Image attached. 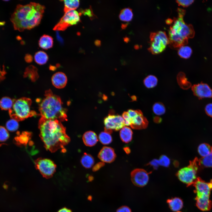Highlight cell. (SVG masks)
<instances>
[{
  "instance_id": "obj_1",
  "label": "cell",
  "mask_w": 212,
  "mask_h": 212,
  "mask_svg": "<svg viewBox=\"0 0 212 212\" xmlns=\"http://www.w3.org/2000/svg\"><path fill=\"white\" fill-rule=\"evenodd\" d=\"M39 127L40 136L45 147L52 152L63 148L70 141L60 121L41 117Z\"/></svg>"
},
{
  "instance_id": "obj_2",
  "label": "cell",
  "mask_w": 212,
  "mask_h": 212,
  "mask_svg": "<svg viewBox=\"0 0 212 212\" xmlns=\"http://www.w3.org/2000/svg\"><path fill=\"white\" fill-rule=\"evenodd\" d=\"M44 9V6L35 2L17 5L11 18L14 29L22 32L38 26L41 21Z\"/></svg>"
},
{
  "instance_id": "obj_3",
  "label": "cell",
  "mask_w": 212,
  "mask_h": 212,
  "mask_svg": "<svg viewBox=\"0 0 212 212\" xmlns=\"http://www.w3.org/2000/svg\"><path fill=\"white\" fill-rule=\"evenodd\" d=\"M178 16L174 18L168 32L169 44L172 48L185 45L188 43V39L193 38L195 34L193 26L185 23L183 20L185 11L178 8Z\"/></svg>"
},
{
  "instance_id": "obj_4",
  "label": "cell",
  "mask_w": 212,
  "mask_h": 212,
  "mask_svg": "<svg viewBox=\"0 0 212 212\" xmlns=\"http://www.w3.org/2000/svg\"><path fill=\"white\" fill-rule=\"evenodd\" d=\"M45 97L39 105L42 117L47 119L64 121L67 120V110L62 106L60 97L50 90L45 92Z\"/></svg>"
},
{
  "instance_id": "obj_5",
  "label": "cell",
  "mask_w": 212,
  "mask_h": 212,
  "mask_svg": "<svg viewBox=\"0 0 212 212\" xmlns=\"http://www.w3.org/2000/svg\"><path fill=\"white\" fill-rule=\"evenodd\" d=\"M32 103L30 99L25 97L15 100L12 108L9 110L10 116L11 118L19 121L36 115V112L31 110Z\"/></svg>"
},
{
  "instance_id": "obj_6",
  "label": "cell",
  "mask_w": 212,
  "mask_h": 212,
  "mask_svg": "<svg viewBox=\"0 0 212 212\" xmlns=\"http://www.w3.org/2000/svg\"><path fill=\"white\" fill-rule=\"evenodd\" d=\"M198 160L197 158L191 161L187 166L180 169L177 173L179 180L188 186L193 184L196 180L198 170Z\"/></svg>"
},
{
  "instance_id": "obj_7",
  "label": "cell",
  "mask_w": 212,
  "mask_h": 212,
  "mask_svg": "<svg viewBox=\"0 0 212 212\" xmlns=\"http://www.w3.org/2000/svg\"><path fill=\"white\" fill-rule=\"evenodd\" d=\"M150 45L148 50L153 54L163 52L169 44L168 38L165 32L159 31L151 33L150 35Z\"/></svg>"
},
{
  "instance_id": "obj_8",
  "label": "cell",
  "mask_w": 212,
  "mask_h": 212,
  "mask_svg": "<svg viewBox=\"0 0 212 212\" xmlns=\"http://www.w3.org/2000/svg\"><path fill=\"white\" fill-rule=\"evenodd\" d=\"M80 14L75 10H71L64 14L53 29L55 31H64L68 27L75 25L80 21Z\"/></svg>"
},
{
  "instance_id": "obj_9",
  "label": "cell",
  "mask_w": 212,
  "mask_h": 212,
  "mask_svg": "<svg viewBox=\"0 0 212 212\" xmlns=\"http://www.w3.org/2000/svg\"><path fill=\"white\" fill-rule=\"evenodd\" d=\"M196 195V198L199 199H210V196L212 189V180L207 182L198 177L193 184Z\"/></svg>"
},
{
  "instance_id": "obj_10",
  "label": "cell",
  "mask_w": 212,
  "mask_h": 212,
  "mask_svg": "<svg viewBox=\"0 0 212 212\" xmlns=\"http://www.w3.org/2000/svg\"><path fill=\"white\" fill-rule=\"evenodd\" d=\"M104 122L105 126V131L110 134L112 132V130L117 131L125 126L124 120L122 117L111 113L109 114L104 119Z\"/></svg>"
},
{
  "instance_id": "obj_11",
  "label": "cell",
  "mask_w": 212,
  "mask_h": 212,
  "mask_svg": "<svg viewBox=\"0 0 212 212\" xmlns=\"http://www.w3.org/2000/svg\"><path fill=\"white\" fill-rule=\"evenodd\" d=\"M35 163L37 169L46 178L52 177L55 171L56 165L49 159L39 158L36 161Z\"/></svg>"
},
{
  "instance_id": "obj_12",
  "label": "cell",
  "mask_w": 212,
  "mask_h": 212,
  "mask_svg": "<svg viewBox=\"0 0 212 212\" xmlns=\"http://www.w3.org/2000/svg\"><path fill=\"white\" fill-rule=\"evenodd\" d=\"M131 178L133 183L139 187L146 186L149 180L148 173L144 169L140 168L133 170L131 173Z\"/></svg>"
},
{
  "instance_id": "obj_13",
  "label": "cell",
  "mask_w": 212,
  "mask_h": 212,
  "mask_svg": "<svg viewBox=\"0 0 212 212\" xmlns=\"http://www.w3.org/2000/svg\"><path fill=\"white\" fill-rule=\"evenodd\" d=\"M192 89L194 94L199 99L212 98V90L206 84L201 82L194 85Z\"/></svg>"
},
{
  "instance_id": "obj_14",
  "label": "cell",
  "mask_w": 212,
  "mask_h": 212,
  "mask_svg": "<svg viewBox=\"0 0 212 212\" xmlns=\"http://www.w3.org/2000/svg\"><path fill=\"white\" fill-rule=\"evenodd\" d=\"M98 157L104 163H110L115 160L116 155L112 148L105 146L99 152Z\"/></svg>"
},
{
  "instance_id": "obj_15",
  "label": "cell",
  "mask_w": 212,
  "mask_h": 212,
  "mask_svg": "<svg viewBox=\"0 0 212 212\" xmlns=\"http://www.w3.org/2000/svg\"><path fill=\"white\" fill-rule=\"evenodd\" d=\"M130 127L134 129H142L146 128L148 124V122L140 111L138 114L130 119Z\"/></svg>"
},
{
  "instance_id": "obj_16",
  "label": "cell",
  "mask_w": 212,
  "mask_h": 212,
  "mask_svg": "<svg viewBox=\"0 0 212 212\" xmlns=\"http://www.w3.org/2000/svg\"><path fill=\"white\" fill-rule=\"evenodd\" d=\"M52 81L53 85L55 87L61 89L65 86L67 82V78L64 73L58 72L52 76Z\"/></svg>"
},
{
  "instance_id": "obj_17",
  "label": "cell",
  "mask_w": 212,
  "mask_h": 212,
  "mask_svg": "<svg viewBox=\"0 0 212 212\" xmlns=\"http://www.w3.org/2000/svg\"><path fill=\"white\" fill-rule=\"evenodd\" d=\"M82 140L85 144L89 147L95 145L98 141L96 134L91 131H87L85 132L83 135Z\"/></svg>"
},
{
  "instance_id": "obj_18",
  "label": "cell",
  "mask_w": 212,
  "mask_h": 212,
  "mask_svg": "<svg viewBox=\"0 0 212 212\" xmlns=\"http://www.w3.org/2000/svg\"><path fill=\"white\" fill-rule=\"evenodd\" d=\"M167 202L170 208L173 211L178 212L183 206V201L179 198L175 197L169 199Z\"/></svg>"
},
{
  "instance_id": "obj_19",
  "label": "cell",
  "mask_w": 212,
  "mask_h": 212,
  "mask_svg": "<svg viewBox=\"0 0 212 212\" xmlns=\"http://www.w3.org/2000/svg\"><path fill=\"white\" fill-rule=\"evenodd\" d=\"M133 133L131 129L127 126H125L121 130L120 132V138L124 142L127 143L130 142L132 139Z\"/></svg>"
},
{
  "instance_id": "obj_20",
  "label": "cell",
  "mask_w": 212,
  "mask_h": 212,
  "mask_svg": "<svg viewBox=\"0 0 212 212\" xmlns=\"http://www.w3.org/2000/svg\"><path fill=\"white\" fill-rule=\"evenodd\" d=\"M53 39L50 36L47 35H44L40 38L39 44L42 48L47 49L51 48L53 45Z\"/></svg>"
},
{
  "instance_id": "obj_21",
  "label": "cell",
  "mask_w": 212,
  "mask_h": 212,
  "mask_svg": "<svg viewBox=\"0 0 212 212\" xmlns=\"http://www.w3.org/2000/svg\"><path fill=\"white\" fill-rule=\"evenodd\" d=\"M133 16L132 9L129 8H126L120 11L119 17L120 20L122 21L128 22L132 20Z\"/></svg>"
},
{
  "instance_id": "obj_22",
  "label": "cell",
  "mask_w": 212,
  "mask_h": 212,
  "mask_svg": "<svg viewBox=\"0 0 212 212\" xmlns=\"http://www.w3.org/2000/svg\"><path fill=\"white\" fill-rule=\"evenodd\" d=\"M81 162L83 167L87 168H89L94 165V160L91 155L85 153L82 157Z\"/></svg>"
},
{
  "instance_id": "obj_23",
  "label": "cell",
  "mask_w": 212,
  "mask_h": 212,
  "mask_svg": "<svg viewBox=\"0 0 212 212\" xmlns=\"http://www.w3.org/2000/svg\"><path fill=\"white\" fill-rule=\"evenodd\" d=\"M64 12L71 10H75L79 6L80 1L78 0H66L63 1Z\"/></svg>"
},
{
  "instance_id": "obj_24",
  "label": "cell",
  "mask_w": 212,
  "mask_h": 212,
  "mask_svg": "<svg viewBox=\"0 0 212 212\" xmlns=\"http://www.w3.org/2000/svg\"><path fill=\"white\" fill-rule=\"evenodd\" d=\"M48 57L47 54L42 51L37 52L34 56L35 62L38 64L42 65L45 64L48 61Z\"/></svg>"
},
{
  "instance_id": "obj_25",
  "label": "cell",
  "mask_w": 212,
  "mask_h": 212,
  "mask_svg": "<svg viewBox=\"0 0 212 212\" xmlns=\"http://www.w3.org/2000/svg\"><path fill=\"white\" fill-rule=\"evenodd\" d=\"M14 101L8 97H4L0 100V107L3 110H9L12 107Z\"/></svg>"
},
{
  "instance_id": "obj_26",
  "label": "cell",
  "mask_w": 212,
  "mask_h": 212,
  "mask_svg": "<svg viewBox=\"0 0 212 212\" xmlns=\"http://www.w3.org/2000/svg\"><path fill=\"white\" fill-rule=\"evenodd\" d=\"M211 147L208 144L202 143L198 147V152L202 158L210 154L211 151Z\"/></svg>"
},
{
  "instance_id": "obj_27",
  "label": "cell",
  "mask_w": 212,
  "mask_h": 212,
  "mask_svg": "<svg viewBox=\"0 0 212 212\" xmlns=\"http://www.w3.org/2000/svg\"><path fill=\"white\" fill-rule=\"evenodd\" d=\"M158 82L157 77L153 75L147 76L144 80L145 86L148 88H151L155 87L157 84Z\"/></svg>"
},
{
  "instance_id": "obj_28",
  "label": "cell",
  "mask_w": 212,
  "mask_h": 212,
  "mask_svg": "<svg viewBox=\"0 0 212 212\" xmlns=\"http://www.w3.org/2000/svg\"><path fill=\"white\" fill-rule=\"evenodd\" d=\"M199 165L201 167L212 168V152L208 156L198 160Z\"/></svg>"
},
{
  "instance_id": "obj_29",
  "label": "cell",
  "mask_w": 212,
  "mask_h": 212,
  "mask_svg": "<svg viewBox=\"0 0 212 212\" xmlns=\"http://www.w3.org/2000/svg\"><path fill=\"white\" fill-rule=\"evenodd\" d=\"M192 53L191 48L188 46H183L179 48L178 51V54L181 57L187 59L191 56Z\"/></svg>"
},
{
  "instance_id": "obj_30",
  "label": "cell",
  "mask_w": 212,
  "mask_h": 212,
  "mask_svg": "<svg viewBox=\"0 0 212 212\" xmlns=\"http://www.w3.org/2000/svg\"><path fill=\"white\" fill-rule=\"evenodd\" d=\"M99 139L103 144L108 145L112 141L110 134L104 131L101 132L99 135Z\"/></svg>"
},
{
  "instance_id": "obj_31",
  "label": "cell",
  "mask_w": 212,
  "mask_h": 212,
  "mask_svg": "<svg viewBox=\"0 0 212 212\" xmlns=\"http://www.w3.org/2000/svg\"><path fill=\"white\" fill-rule=\"evenodd\" d=\"M6 129L11 132L16 130L19 127L18 121L14 119L11 118L6 122Z\"/></svg>"
},
{
  "instance_id": "obj_32",
  "label": "cell",
  "mask_w": 212,
  "mask_h": 212,
  "mask_svg": "<svg viewBox=\"0 0 212 212\" xmlns=\"http://www.w3.org/2000/svg\"><path fill=\"white\" fill-rule=\"evenodd\" d=\"M154 113L156 115L160 116L163 115L165 111V108L163 105L160 102L155 103L153 107Z\"/></svg>"
},
{
  "instance_id": "obj_33",
  "label": "cell",
  "mask_w": 212,
  "mask_h": 212,
  "mask_svg": "<svg viewBox=\"0 0 212 212\" xmlns=\"http://www.w3.org/2000/svg\"><path fill=\"white\" fill-rule=\"evenodd\" d=\"M9 137V134L6 128L0 126V142L6 141Z\"/></svg>"
},
{
  "instance_id": "obj_34",
  "label": "cell",
  "mask_w": 212,
  "mask_h": 212,
  "mask_svg": "<svg viewBox=\"0 0 212 212\" xmlns=\"http://www.w3.org/2000/svg\"><path fill=\"white\" fill-rule=\"evenodd\" d=\"M158 160L160 165L165 167H168L170 164V160L166 155H162Z\"/></svg>"
},
{
  "instance_id": "obj_35",
  "label": "cell",
  "mask_w": 212,
  "mask_h": 212,
  "mask_svg": "<svg viewBox=\"0 0 212 212\" xmlns=\"http://www.w3.org/2000/svg\"><path fill=\"white\" fill-rule=\"evenodd\" d=\"M193 0H177L176 2L179 6L184 7L188 6L191 4L193 2Z\"/></svg>"
},
{
  "instance_id": "obj_36",
  "label": "cell",
  "mask_w": 212,
  "mask_h": 212,
  "mask_svg": "<svg viewBox=\"0 0 212 212\" xmlns=\"http://www.w3.org/2000/svg\"><path fill=\"white\" fill-rule=\"evenodd\" d=\"M122 117L123 118L125 126H130V119L128 115L127 112H124L122 115Z\"/></svg>"
},
{
  "instance_id": "obj_37",
  "label": "cell",
  "mask_w": 212,
  "mask_h": 212,
  "mask_svg": "<svg viewBox=\"0 0 212 212\" xmlns=\"http://www.w3.org/2000/svg\"><path fill=\"white\" fill-rule=\"evenodd\" d=\"M205 111L208 116L212 117V103H209L206 106Z\"/></svg>"
},
{
  "instance_id": "obj_38",
  "label": "cell",
  "mask_w": 212,
  "mask_h": 212,
  "mask_svg": "<svg viewBox=\"0 0 212 212\" xmlns=\"http://www.w3.org/2000/svg\"><path fill=\"white\" fill-rule=\"evenodd\" d=\"M116 212H132V211L128 207L124 206L118 208Z\"/></svg>"
},
{
  "instance_id": "obj_39",
  "label": "cell",
  "mask_w": 212,
  "mask_h": 212,
  "mask_svg": "<svg viewBox=\"0 0 212 212\" xmlns=\"http://www.w3.org/2000/svg\"><path fill=\"white\" fill-rule=\"evenodd\" d=\"M150 165L154 169H157L160 165L158 160L155 159L152 160L149 163Z\"/></svg>"
},
{
  "instance_id": "obj_40",
  "label": "cell",
  "mask_w": 212,
  "mask_h": 212,
  "mask_svg": "<svg viewBox=\"0 0 212 212\" xmlns=\"http://www.w3.org/2000/svg\"><path fill=\"white\" fill-rule=\"evenodd\" d=\"M104 165V163L103 162L98 163L94 166L92 170L94 171H96L103 167Z\"/></svg>"
},
{
  "instance_id": "obj_41",
  "label": "cell",
  "mask_w": 212,
  "mask_h": 212,
  "mask_svg": "<svg viewBox=\"0 0 212 212\" xmlns=\"http://www.w3.org/2000/svg\"><path fill=\"white\" fill-rule=\"evenodd\" d=\"M26 135L22 134V135H21L18 138V140L21 143H24L26 142V140H27V139H26L27 137L26 138Z\"/></svg>"
},
{
  "instance_id": "obj_42",
  "label": "cell",
  "mask_w": 212,
  "mask_h": 212,
  "mask_svg": "<svg viewBox=\"0 0 212 212\" xmlns=\"http://www.w3.org/2000/svg\"><path fill=\"white\" fill-rule=\"evenodd\" d=\"M57 212H72V211L69 209L66 208H64L59 210Z\"/></svg>"
},
{
  "instance_id": "obj_43",
  "label": "cell",
  "mask_w": 212,
  "mask_h": 212,
  "mask_svg": "<svg viewBox=\"0 0 212 212\" xmlns=\"http://www.w3.org/2000/svg\"><path fill=\"white\" fill-rule=\"evenodd\" d=\"M4 73H5V72L4 69L1 70L0 67V81L2 79L4 76L3 75L4 74Z\"/></svg>"
},
{
  "instance_id": "obj_44",
  "label": "cell",
  "mask_w": 212,
  "mask_h": 212,
  "mask_svg": "<svg viewBox=\"0 0 212 212\" xmlns=\"http://www.w3.org/2000/svg\"><path fill=\"white\" fill-rule=\"evenodd\" d=\"M173 20L171 19H168L166 21V22L168 24H171L172 23Z\"/></svg>"
},
{
  "instance_id": "obj_45",
  "label": "cell",
  "mask_w": 212,
  "mask_h": 212,
  "mask_svg": "<svg viewBox=\"0 0 212 212\" xmlns=\"http://www.w3.org/2000/svg\"><path fill=\"white\" fill-rule=\"evenodd\" d=\"M124 150L127 153H128L130 151V149L128 147H126L124 148Z\"/></svg>"
},
{
  "instance_id": "obj_46",
  "label": "cell",
  "mask_w": 212,
  "mask_h": 212,
  "mask_svg": "<svg viewBox=\"0 0 212 212\" xmlns=\"http://www.w3.org/2000/svg\"><path fill=\"white\" fill-rule=\"evenodd\" d=\"M89 179L90 181H92L93 179V177L92 176H90L89 177Z\"/></svg>"
},
{
  "instance_id": "obj_47",
  "label": "cell",
  "mask_w": 212,
  "mask_h": 212,
  "mask_svg": "<svg viewBox=\"0 0 212 212\" xmlns=\"http://www.w3.org/2000/svg\"><path fill=\"white\" fill-rule=\"evenodd\" d=\"M4 22H0V26L4 24Z\"/></svg>"
},
{
  "instance_id": "obj_48",
  "label": "cell",
  "mask_w": 212,
  "mask_h": 212,
  "mask_svg": "<svg viewBox=\"0 0 212 212\" xmlns=\"http://www.w3.org/2000/svg\"><path fill=\"white\" fill-rule=\"evenodd\" d=\"M135 98L136 97H134V96H132V99H133V100H135V99H136V98Z\"/></svg>"
},
{
  "instance_id": "obj_49",
  "label": "cell",
  "mask_w": 212,
  "mask_h": 212,
  "mask_svg": "<svg viewBox=\"0 0 212 212\" xmlns=\"http://www.w3.org/2000/svg\"><path fill=\"white\" fill-rule=\"evenodd\" d=\"M88 199H89V200H91L92 199V197L90 196H89L88 197Z\"/></svg>"
},
{
  "instance_id": "obj_50",
  "label": "cell",
  "mask_w": 212,
  "mask_h": 212,
  "mask_svg": "<svg viewBox=\"0 0 212 212\" xmlns=\"http://www.w3.org/2000/svg\"><path fill=\"white\" fill-rule=\"evenodd\" d=\"M211 152H212V147H211Z\"/></svg>"
}]
</instances>
